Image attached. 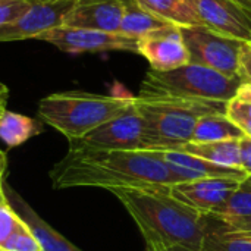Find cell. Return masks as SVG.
I'll list each match as a JSON object with an SVG mask.
<instances>
[{
  "label": "cell",
  "mask_w": 251,
  "mask_h": 251,
  "mask_svg": "<svg viewBox=\"0 0 251 251\" xmlns=\"http://www.w3.org/2000/svg\"><path fill=\"white\" fill-rule=\"evenodd\" d=\"M232 1H235V3L240 4L241 7H244V9H247L249 12H251V0H232Z\"/></svg>",
  "instance_id": "cell-33"
},
{
  "label": "cell",
  "mask_w": 251,
  "mask_h": 251,
  "mask_svg": "<svg viewBox=\"0 0 251 251\" xmlns=\"http://www.w3.org/2000/svg\"><path fill=\"white\" fill-rule=\"evenodd\" d=\"M244 132L235 125L226 113H212L199 119L194 132L193 143H215L225 140H241Z\"/></svg>",
  "instance_id": "cell-18"
},
{
  "label": "cell",
  "mask_w": 251,
  "mask_h": 251,
  "mask_svg": "<svg viewBox=\"0 0 251 251\" xmlns=\"http://www.w3.org/2000/svg\"><path fill=\"white\" fill-rule=\"evenodd\" d=\"M251 216V175H247L226 203L212 216L218 221H231Z\"/></svg>",
  "instance_id": "cell-21"
},
{
  "label": "cell",
  "mask_w": 251,
  "mask_h": 251,
  "mask_svg": "<svg viewBox=\"0 0 251 251\" xmlns=\"http://www.w3.org/2000/svg\"><path fill=\"white\" fill-rule=\"evenodd\" d=\"M37 40L50 43L57 49L79 54L87 51H135L138 53V38L124 35L121 32H107L88 28H76L62 25L41 34Z\"/></svg>",
  "instance_id": "cell-8"
},
{
  "label": "cell",
  "mask_w": 251,
  "mask_h": 251,
  "mask_svg": "<svg viewBox=\"0 0 251 251\" xmlns=\"http://www.w3.org/2000/svg\"><path fill=\"white\" fill-rule=\"evenodd\" d=\"M237 99L243 100V101H249L251 103V82H243L235 94Z\"/></svg>",
  "instance_id": "cell-30"
},
{
  "label": "cell",
  "mask_w": 251,
  "mask_h": 251,
  "mask_svg": "<svg viewBox=\"0 0 251 251\" xmlns=\"http://www.w3.org/2000/svg\"><path fill=\"white\" fill-rule=\"evenodd\" d=\"M6 200V197H4V193H3V184H1V187H0V203H3Z\"/></svg>",
  "instance_id": "cell-36"
},
{
  "label": "cell",
  "mask_w": 251,
  "mask_h": 251,
  "mask_svg": "<svg viewBox=\"0 0 251 251\" xmlns=\"http://www.w3.org/2000/svg\"><path fill=\"white\" fill-rule=\"evenodd\" d=\"M0 251H41V246L22 221L16 231L0 246Z\"/></svg>",
  "instance_id": "cell-23"
},
{
  "label": "cell",
  "mask_w": 251,
  "mask_h": 251,
  "mask_svg": "<svg viewBox=\"0 0 251 251\" xmlns=\"http://www.w3.org/2000/svg\"><path fill=\"white\" fill-rule=\"evenodd\" d=\"M138 54L146 57L153 71H174L191 63L179 26L165 25L138 38Z\"/></svg>",
  "instance_id": "cell-10"
},
{
  "label": "cell",
  "mask_w": 251,
  "mask_h": 251,
  "mask_svg": "<svg viewBox=\"0 0 251 251\" xmlns=\"http://www.w3.org/2000/svg\"><path fill=\"white\" fill-rule=\"evenodd\" d=\"M79 0H32L31 7L13 24L0 28V43L38 38L62 26Z\"/></svg>",
  "instance_id": "cell-9"
},
{
  "label": "cell",
  "mask_w": 251,
  "mask_h": 251,
  "mask_svg": "<svg viewBox=\"0 0 251 251\" xmlns=\"http://www.w3.org/2000/svg\"><path fill=\"white\" fill-rule=\"evenodd\" d=\"M213 226L221 231L225 235L229 237H238V238H247L251 240V216L246 218H238V219H231V221H218L216 218L209 216Z\"/></svg>",
  "instance_id": "cell-25"
},
{
  "label": "cell",
  "mask_w": 251,
  "mask_h": 251,
  "mask_svg": "<svg viewBox=\"0 0 251 251\" xmlns=\"http://www.w3.org/2000/svg\"><path fill=\"white\" fill-rule=\"evenodd\" d=\"M4 172H6V154L0 153V187L4 181Z\"/></svg>",
  "instance_id": "cell-31"
},
{
  "label": "cell",
  "mask_w": 251,
  "mask_h": 251,
  "mask_svg": "<svg viewBox=\"0 0 251 251\" xmlns=\"http://www.w3.org/2000/svg\"><path fill=\"white\" fill-rule=\"evenodd\" d=\"M240 151H241V169L251 175V137H243L240 140Z\"/></svg>",
  "instance_id": "cell-29"
},
{
  "label": "cell",
  "mask_w": 251,
  "mask_h": 251,
  "mask_svg": "<svg viewBox=\"0 0 251 251\" xmlns=\"http://www.w3.org/2000/svg\"><path fill=\"white\" fill-rule=\"evenodd\" d=\"M0 94H9V88L3 82H0Z\"/></svg>",
  "instance_id": "cell-35"
},
{
  "label": "cell",
  "mask_w": 251,
  "mask_h": 251,
  "mask_svg": "<svg viewBox=\"0 0 251 251\" xmlns=\"http://www.w3.org/2000/svg\"><path fill=\"white\" fill-rule=\"evenodd\" d=\"M32 4V0H4L0 1V28L18 21Z\"/></svg>",
  "instance_id": "cell-26"
},
{
  "label": "cell",
  "mask_w": 251,
  "mask_h": 251,
  "mask_svg": "<svg viewBox=\"0 0 251 251\" xmlns=\"http://www.w3.org/2000/svg\"><path fill=\"white\" fill-rule=\"evenodd\" d=\"M9 94H0V116L6 112V103H7Z\"/></svg>",
  "instance_id": "cell-32"
},
{
  "label": "cell",
  "mask_w": 251,
  "mask_h": 251,
  "mask_svg": "<svg viewBox=\"0 0 251 251\" xmlns=\"http://www.w3.org/2000/svg\"><path fill=\"white\" fill-rule=\"evenodd\" d=\"M244 82L241 75H225L207 66L188 63L174 71L150 69L140 87L141 99H203L229 101Z\"/></svg>",
  "instance_id": "cell-5"
},
{
  "label": "cell",
  "mask_w": 251,
  "mask_h": 251,
  "mask_svg": "<svg viewBox=\"0 0 251 251\" xmlns=\"http://www.w3.org/2000/svg\"><path fill=\"white\" fill-rule=\"evenodd\" d=\"M241 181L207 178L171 185V196L204 216H213L234 194Z\"/></svg>",
  "instance_id": "cell-11"
},
{
  "label": "cell",
  "mask_w": 251,
  "mask_h": 251,
  "mask_svg": "<svg viewBox=\"0 0 251 251\" xmlns=\"http://www.w3.org/2000/svg\"><path fill=\"white\" fill-rule=\"evenodd\" d=\"M190 51L191 63L207 66L225 75H240V54L243 41L215 32L204 25L179 26Z\"/></svg>",
  "instance_id": "cell-6"
},
{
  "label": "cell",
  "mask_w": 251,
  "mask_h": 251,
  "mask_svg": "<svg viewBox=\"0 0 251 251\" xmlns=\"http://www.w3.org/2000/svg\"><path fill=\"white\" fill-rule=\"evenodd\" d=\"M54 190L169 188L176 184L159 150L69 149L50 171Z\"/></svg>",
  "instance_id": "cell-1"
},
{
  "label": "cell",
  "mask_w": 251,
  "mask_h": 251,
  "mask_svg": "<svg viewBox=\"0 0 251 251\" xmlns=\"http://www.w3.org/2000/svg\"><path fill=\"white\" fill-rule=\"evenodd\" d=\"M144 121L134 104L118 118L103 124L85 137L69 141V149L143 150Z\"/></svg>",
  "instance_id": "cell-7"
},
{
  "label": "cell",
  "mask_w": 251,
  "mask_h": 251,
  "mask_svg": "<svg viewBox=\"0 0 251 251\" xmlns=\"http://www.w3.org/2000/svg\"><path fill=\"white\" fill-rule=\"evenodd\" d=\"M226 116L240 126L244 135L251 137V103L237 97L231 99L226 104Z\"/></svg>",
  "instance_id": "cell-24"
},
{
  "label": "cell",
  "mask_w": 251,
  "mask_h": 251,
  "mask_svg": "<svg viewBox=\"0 0 251 251\" xmlns=\"http://www.w3.org/2000/svg\"><path fill=\"white\" fill-rule=\"evenodd\" d=\"M204 251H251V240L229 237L218 231L207 216V234L203 241Z\"/></svg>",
  "instance_id": "cell-22"
},
{
  "label": "cell",
  "mask_w": 251,
  "mask_h": 251,
  "mask_svg": "<svg viewBox=\"0 0 251 251\" xmlns=\"http://www.w3.org/2000/svg\"><path fill=\"white\" fill-rule=\"evenodd\" d=\"M228 101L203 99H141L135 107L144 121L143 150H178L193 138L200 118L226 113Z\"/></svg>",
  "instance_id": "cell-3"
},
{
  "label": "cell",
  "mask_w": 251,
  "mask_h": 251,
  "mask_svg": "<svg viewBox=\"0 0 251 251\" xmlns=\"http://www.w3.org/2000/svg\"><path fill=\"white\" fill-rule=\"evenodd\" d=\"M110 193L135 221L149 251L203 250L207 216L179 203L169 188H113Z\"/></svg>",
  "instance_id": "cell-2"
},
{
  "label": "cell",
  "mask_w": 251,
  "mask_h": 251,
  "mask_svg": "<svg viewBox=\"0 0 251 251\" xmlns=\"http://www.w3.org/2000/svg\"><path fill=\"white\" fill-rule=\"evenodd\" d=\"M244 82H251V44L244 43L240 54V72Z\"/></svg>",
  "instance_id": "cell-28"
},
{
  "label": "cell",
  "mask_w": 251,
  "mask_h": 251,
  "mask_svg": "<svg viewBox=\"0 0 251 251\" xmlns=\"http://www.w3.org/2000/svg\"><path fill=\"white\" fill-rule=\"evenodd\" d=\"M204 26L251 44V12L232 0H194Z\"/></svg>",
  "instance_id": "cell-12"
},
{
  "label": "cell",
  "mask_w": 251,
  "mask_h": 251,
  "mask_svg": "<svg viewBox=\"0 0 251 251\" xmlns=\"http://www.w3.org/2000/svg\"><path fill=\"white\" fill-rule=\"evenodd\" d=\"M21 222L22 219L7 203V200L0 203V246L16 231Z\"/></svg>",
  "instance_id": "cell-27"
},
{
  "label": "cell",
  "mask_w": 251,
  "mask_h": 251,
  "mask_svg": "<svg viewBox=\"0 0 251 251\" xmlns=\"http://www.w3.org/2000/svg\"><path fill=\"white\" fill-rule=\"evenodd\" d=\"M178 151L201 157L216 165L241 169L240 140H225V141H215V143L190 141L182 147H179Z\"/></svg>",
  "instance_id": "cell-17"
},
{
  "label": "cell",
  "mask_w": 251,
  "mask_h": 251,
  "mask_svg": "<svg viewBox=\"0 0 251 251\" xmlns=\"http://www.w3.org/2000/svg\"><path fill=\"white\" fill-rule=\"evenodd\" d=\"M165 251H204V250H191V249H187V247H181V246H176V247H171Z\"/></svg>",
  "instance_id": "cell-34"
},
{
  "label": "cell",
  "mask_w": 251,
  "mask_h": 251,
  "mask_svg": "<svg viewBox=\"0 0 251 251\" xmlns=\"http://www.w3.org/2000/svg\"><path fill=\"white\" fill-rule=\"evenodd\" d=\"M0 153H1V150H0Z\"/></svg>",
  "instance_id": "cell-38"
},
{
  "label": "cell",
  "mask_w": 251,
  "mask_h": 251,
  "mask_svg": "<svg viewBox=\"0 0 251 251\" xmlns=\"http://www.w3.org/2000/svg\"><path fill=\"white\" fill-rule=\"evenodd\" d=\"M162 159L166 168L174 175L176 184L207 179V178H229V179L243 181L247 176V174L243 169L216 165L201 157L187 154L178 150L162 151Z\"/></svg>",
  "instance_id": "cell-13"
},
{
  "label": "cell",
  "mask_w": 251,
  "mask_h": 251,
  "mask_svg": "<svg viewBox=\"0 0 251 251\" xmlns=\"http://www.w3.org/2000/svg\"><path fill=\"white\" fill-rule=\"evenodd\" d=\"M134 96H104L84 91L53 93L40 100L38 116L68 141H72L118 118L134 104Z\"/></svg>",
  "instance_id": "cell-4"
},
{
  "label": "cell",
  "mask_w": 251,
  "mask_h": 251,
  "mask_svg": "<svg viewBox=\"0 0 251 251\" xmlns=\"http://www.w3.org/2000/svg\"><path fill=\"white\" fill-rule=\"evenodd\" d=\"M0 1H4V0H0Z\"/></svg>",
  "instance_id": "cell-37"
},
{
  "label": "cell",
  "mask_w": 251,
  "mask_h": 251,
  "mask_svg": "<svg viewBox=\"0 0 251 251\" xmlns=\"http://www.w3.org/2000/svg\"><path fill=\"white\" fill-rule=\"evenodd\" d=\"M143 9L156 18L176 25L193 26L203 25L197 13L194 0H137Z\"/></svg>",
  "instance_id": "cell-16"
},
{
  "label": "cell",
  "mask_w": 251,
  "mask_h": 251,
  "mask_svg": "<svg viewBox=\"0 0 251 251\" xmlns=\"http://www.w3.org/2000/svg\"><path fill=\"white\" fill-rule=\"evenodd\" d=\"M122 7L119 0H79L63 25L119 32Z\"/></svg>",
  "instance_id": "cell-15"
},
{
  "label": "cell",
  "mask_w": 251,
  "mask_h": 251,
  "mask_svg": "<svg viewBox=\"0 0 251 251\" xmlns=\"http://www.w3.org/2000/svg\"><path fill=\"white\" fill-rule=\"evenodd\" d=\"M122 7V21L119 32L128 37L140 38L154 29H159L168 22L156 18L150 12L141 7L137 0H119Z\"/></svg>",
  "instance_id": "cell-19"
},
{
  "label": "cell",
  "mask_w": 251,
  "mask_h": 251,
  "mask_svg": "<svg viewBox=\"0 0 251 251\" xmlns=\"http://www.w3.org/2000/svg\"><path fill=\"white\" fill-rule=\"evenodd\" d=\"M41 131V124L29 116L10 110H6L0 116V140L9 149L22 146L29 138L38 135Z\"/></svg>",
  "instance_id": "cell-20"
},
{
  "label": "cell",
  "mask_w": 251,
  "mask_h": 251,
  "mask_svg": "<svg viewBox=\"0 0 251 251\" xmlns=\"http://www.w3.org/2000/svg\"><path fill=\"white\" fill-rule=\"evenodd\" d=\"M3 193L7 203L13 207L18 216L28 225L31 232L40 243L41 251H82L75 247L63 235H60L57 231H54L44 219H41L38 213L6 181H3Z\"/></svg>",
  "instance_id": "cell-14"
}]
</instances>
